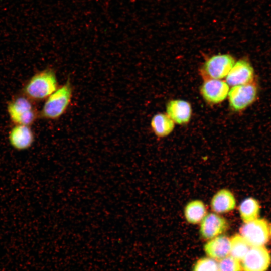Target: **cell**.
<instances>
[{"mask_svg":"<svg viewBox=\"0 0 271 271\" xmlns=\"http://www.w3.org/2000/svg\"><path fill=\"white\" fill-rule=\"evenodd\" d=\"M54 71L46 69L33 75L25 83L22 94L33 102L48 98L59 87Z\"/></svg>","mask_w":271,"mask_h":271,"instance_id":"obj_1","label":"cell"},{"mask_svg":"<svg viewBox=\"0 0 271 271\" xmlns=\"http://www.w3.org/2000/svg\"><path fill=\"white\" fill-rule=\"evenodd\" d=\"M236 205V200L232 192L226 189L219 190L213 196L210 206L216 213H224L233 210Z\"/></svg>","mask_w":271,"mask_h":271,"instance_id":"obj_14","label":"cell"},{"mask_svg":"<svg viewBox=\"0 0 271 271\" xmlns=\"http://www.w3.org/2000/svg\"><path fill=\"white\" fill-rule=\"evenodd\" d=\"M230 239V254L241 261L247 253L250 246L240 234H236Z\"/></svg>","mask_w":271,"mask_h":271,"instance_id":"obj_18","label":"cell"},{"mask_svg":"<svg viewBox=\"0 0 271 271\" xmlns=\"http://www.w3.org/2000/svg\"><path fill=\"white\" fill-rule=\"evenodd\" d=\"M72 87L68 80L48 98L39 112V117L48 120L59 118L67 110L72 97Z\"/></svg>","mask_w":271,"mask_h":271,"instance_id":"obj_2","label":"cell"},{"mask_svg":"<svg viewBox=\"0 0 271 271\" xmlns=\"http://www.w3.org/2000/svg\"><path fill=\"white\" fill-rule=\"evenodd\" d=\"M235 62L234 58L229 54L213 55L201 66L200 75L204 80L221 79L226 77Z\"/></svg>","mask_w":271,"mask_h":271,"instance_id":"obj_4","label":"cell"},{"mask_svg":"<svg viewBox=\"0 0 271 271\" xmlns=\"http://www.w3.org/2000/svg\"><path fill=\"white\" fill-rule=\"evenodd\" d=\"M184 214L188 223L196 224L201 222L207 214V208L202 201L194 200L186 204Z\"/></svg>","mask_w":271,"mask_h":271,"instance_id":"obj_16","label":"cell"},{"mask_svg":"<svg viewBox=\"0 0 271 271\" xmlns=\"http://www.w3.org/2000/svg\"><path fill=\"white\" fill-rule=\"evenodd\" d=\"M30 99L23 94L9 102L7 110L11 121L16 124L30 126L39 117L38 112Z\"/></svg>","mask_w":271,"mask_h":271,"instance_id":"obj_3","label":"cell"},{"mask_svg":"<svg viewBox=\"0 0 271 271\" xmlns=\"http://www.w3.org/2000/svg\"><path fill=\"white\" fill-rule=\"evenodd\" d=\"M193 271H220L218 263L210 257L199 259L195 264Z\"/></svg>","mask_w":271,"mask_h":271,"instance_id":"obj_20","label":"cell"},{"mask_svg":"<svg viewBox=\"0 0 271 271\" xmlns=\"http://www.w3.org/2000/svg\"><path fill=\"white\" fill-rule=\"evenodd\" d=\"M239 211L240 217L244 223L257 218L260 212L258 202L252 197L247 198L240 204Z\"/></svg>","mask_w":271,"mask_h":271,"instance_id":"obj_17","label":"cell"},{"mask_svg":"<svg viewBox=\"0 0 271 271\" xmlns=\"http://www.w3.org/2000/svg\"><path fill=\"white\" fill-rule=\"evenodd\" d=\"M151 127L156 136L163 138L173 131L175 123L166 113H159L152 117Z\"/></svg>","mask_w":271,"mask_h":271,"instance_id":"obj_15","label":"cell"},{"mask_svg":"<svg viewBox=\"0 0 271 271\" xmlns=\"http://www.w3.org/2000/svg\"><path fill=\"white\" fill-rule=\"evenodd\" d=\"M227 220L219 215L210 213L207 214L201 222L200 234L204 239H211L220 235L228 228Z\"/></svg>","mask_w":271,"mask_h":271,"instance_id":"obj_9","label":"cell"},{"mask_svg":"<svg viewBox=\"0 0 271 271\" xmlns=\"http://www.w3.org/2000/svg\"><path fill=\"white\" fill-rule=\"evenodd\" d=\"M218 265L220 271H243L241 261L230 255L220 260Z\"/></svg>","mask_w":271,"mask_h":271,"instance_id":"obj_19","label":"cell"},{"mask_svg":"<svg viewBox=\"0 0 271 271\" xmlns=\"http://www.w3.org/2000/svg\"><path fill=\"white\" fill-rule=\"evenodd\" d=\"M239 231L250 247L264 246L269 241V227L264 219L257 218L244 223Z\"/></svg>","mask_w":271,"mask_h":271,"instance_id":"obj_5","label":"cell"},{"mask_svg":"<svg viewBox=\"0 0 271 271\" xmlns=\"http://www.w3.org/2000/svg\"><path fill=\"white\" fill-rule=\"evenodd\" d=\"M257 93L256 85L252 82L233 86L228 94L230 108L235 112L243 110L255 101Z\"/></svg>","mask_w":271,"mask_h":271,"instance_id":"obj_6","label":"cell"},{"mask_svg":"<svg viewBox=\"0 0 271 271\" xmlns=\"http://www.w3.org/2000/svg\"><path fill=\"white\" fill-rule=\"evenodd\" d=\"M204 250L209 257L221 260L230 254V239L225 235L216 236L205 244Z\"/></svg>","mask_w":271,"mask_h":271,"instance_id":"obj_13","label":"cell"},{"mask_svg":"<svg viewBox=\"0 0 271 271\" xmlns=\"http://www.w3.org/2000/svg\"><path fill=\"white\" fill-rule=\"evenodd\" d=\"M166 114L178 125L187 124L190 120L192 109L190 103L184 100L173 99L168 102Z\"/></svg>","mask_w":271,"mask_h":271,"instance_id":"obj_11","label":"cell"},{"mask_svg":"<svg viewBox=\"0 0 271 271\" xmlns=\"http://www.w3.org/2000/svg\"><path fill=\"white\" fill-rule=\"evenodd\" d=\"M8 139L13 148L21 151L32 146L34 141V135L30 126L16 124L10 130Z\"/></svg>","mask_w":271,"mask_h":271,"instance_id":"obj_12","label":"cell"},{"mask_svg":"<svg viewBox=\"0 0 271 271\" xmlns=\"http://www.w3.org/2000/svg\"><path fill=\"white\" fill-rule=\"evenodd\" d=\"M254 76L253 67L249 62L242 59L235 62L226 77L229 86H234L251 82Z\"/></svg>","mask_w":271,"mask_h":271,"instance_id":"obj_10","label":"cell"},{"mask_svg":"<svg viewBox=\"0 0 271 271\" xmlns=\"http://www.w3.org/2000/svg\"><path fill=\"white\" fill-rule=\"evenodd\" d=\"M241 262L243 271H267L271 255L264 246L250 247Z\"/></svg>","mask_w":271,"mask_h":271,"instance_id":"obj_7","label":"cell"},{"mask_svg":"<svg viewBox=\"0 0 271 271\" xmlns=\"http://www.w3.org/2000/svg\"><path fill=\"white\" fill-rule=\"evenodd\" d=\"M269 234H270V235H271V226H270V230H269Z\"/></svg>","mask_w":271,"mask_h":271,"instance_id":"obj_21","label":"cell"},{"mask_svg":"<svg viewBox=\"0 0 271 271\" xmlns=\"http://www.w3.org/2000/svg\"><path fill=\"white\" fill-rule=\"evenodd\" d=\"M229 91L228 84L220 79L204 80L200 92L204 100L210 104H217L227 97Z\"/></svg>","mask_w":271,"mask_h":271,"instance_id":"obj_8","label":"cell"}]
</instances>
